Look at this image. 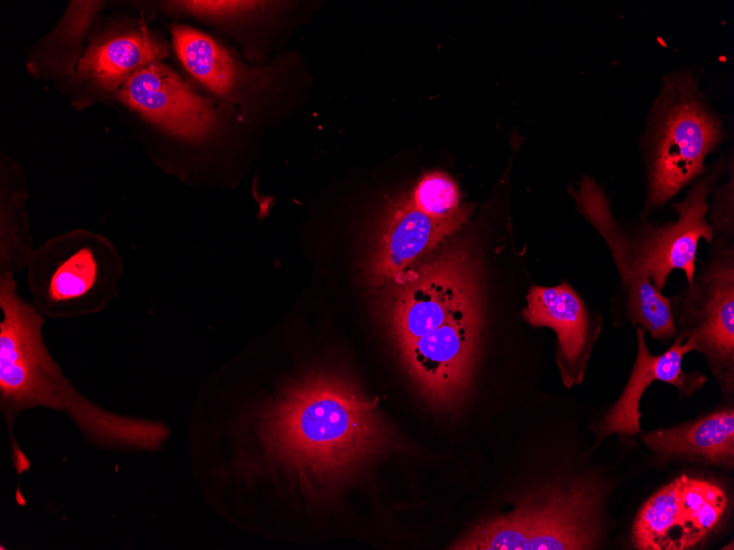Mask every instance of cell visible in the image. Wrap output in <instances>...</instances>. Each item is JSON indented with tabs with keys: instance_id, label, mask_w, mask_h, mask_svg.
Segmentation results:
<instances>
[{
	"instance_id": "cell-18",
	"label": "cell",
	"mask_w": 734,
	"mask_h": 550,
	"mask_svg": "<svg viewBox=\"0 0 734 550\" xmlns=\"http://www.w3.org/2000/svg\"><path fill=\"white\" fill-rule=\"evenodd\" d=\"M714 201L713 210L711 216V225L713 227L714 234L718 233L722 237L729 238L733 235L734 224H733V202H727L733 200V177L730 180V184L725 183L719 189L714 188Z\"/></svg>"
},
{
	"instance_id": "cell-19",
	"label": "cell",
	"mask_w": 734,
	"mask_h": 550,
	"mask_svg": "<svg viewBox=\"0 0 734 550\" xmlns=\"http://www.w3.org/2000/svg\"><path fill=\"white\" fill-rule=\"evenodd\" d=\"M179 5L192 13L230 15L252 11L263 2L257 1H182Z\"/></svg>"
},
{
	"instance_id": "cell-16",
	"label": "cell",
	"mask_w": 734,
	"mask_h": 550,
	"mask_svg": "<svg viewBox=\"0 0 734 550\" xmlns=\"http://www.w3.org/2000/svg\"><path fill=\"white\" fill-rule=\"evenodd\" d=\"M175 50L186 69L213 92L227 96L236 68L229 53L210 36L188 26L171 30Z\"/></svg>"
},
{
	"instance_id": "cell-2",
	"label": "cell",
	"mask_w": 734,
	"mask_h": 550,
	"mask_svg": "<svg viewBox=\"0 0 734 550\" xmlns=\"http://www.w3.org/2000/svg\"><path fill=\"white\" fill-rule=\"evenodd\" d=\"M256 430L268 464L316 497L348 484L394 442L378 400L332 374L288 388L258 413Z\"/></svg>"
},
{
	"instance_id": "cell-1",
	"label": "cell",
	"mask_w": 734,
	"mask_h": 550,
	"mask_svg": "<svg viewBox=\"0 0 734 550\" xmlns=\"http://www.w3.org/2000/svg\"><path fill=\"white\" fill-rule=\"evenodd\" d=\"M387 321L402 362L427 403L449 411L465 400L485 328L479 258L453 244L394 281Z\"/></svg>"
},
{
	"instance_id": "cell-9",
	"label": "cell",
	"mask_w": 734,
	"mask_h": 550,
	"mask_svg": "<svg viewBox=\"0 0 734 550\" xmlns=\"http://www.w3.org/2000/svg\"><path fill=\"white\" fill-rule=\"evenodd\" d=\"M120 98L148 120L186 138H201L213 125L210 103L158 63L132 74L123 82Z\"/></svg>"
},
{
	"instance_id": "cell-11",
	"label": "cell",
	"mask_w": 734,
	"mask_h": 550,
	"mask_svg": "<svg viewBox=\"0 0 734 550\" xmlns=\"http://www.w3.org/2000/svg\"><path fill=\"white\" fill-rule=\"evenodd\" d=\"M471 209L449 218H434L405 198L391 210L371 261L375 282L394 281L421 256L457 232Z\"/></svg>"
},
{
	"instance_id": "cell-7",
	"label": "cell",
	"mask_w": 734,
	"mask_h": 550,
	"mask_svg": "<svg viewBox=\"0 0 734 550\" xmlns=\"http://www.w3.org/2000/svg\"><path fill=\"white\" fill-rule=\"evenodd\" d=\"M727 505L715 483L681 475L659 489L641 507L632 528L640 550H686L716 528Z\"/></svg>"
},
{
	"instance_id": "cell-17",
	"label": "cell",
	"mask_w": 734,
	"mask_h": 550,
	"mask_svg": "<svg viewBox=\"0 0 734 550\" xmlns=\"http://www.w3.org/2000/svg\"><path fill=\"white\" fill-rule=\"evenodd\" d=\"M409 198L419 210L434 218H449L471 209L460 204L458 186L443 171L424 173Z\"/></svg>"
},
{
	"instance_id": "cell-13",
	"label": "cell",
	"mask_w": 734,
	"mask_h": 550,
	"mask_svg": "<svg viewBox=\"0 0 734 550\" xmlns=\"http://www.w3.org/2000/svg\"><path fill=\"white\" fill-rule=\"evenodd\" d=\"M112 274L90 248H81L43 267L40 295L51 311L77 308L102 293Z\"/></svg>"
},
{
	"instance_id": "cell-6",
	"label": "cell",
	"mask_w": 734,
	"mask_h": 550,
	"mask_svg": "<svg viewBox=\"0 0 734 550\" xmlns=\"http://www.w3.org/2000/svg\"><path fill=\"white\" fill-rule=\"evenodd\" d=\"M723 164L718 161L694 182L681 202L674 204L675 221L663 224H643L632 235L626 233L635 270L650 280L660 292L674 270L685 273L687 284L697 271V251L701 239L708 244L714 238L708 221L709 195L716 187Z\"/></svg>"
},
{
	"instance_id": "cell-4",
	"label": "cell",
	"mask_w": 734,
	"mask_h": 550,
	"mask_svg": "<svg viewBox=\"0 0 734 550\" xmlns=\"http://www.w3.org/2000/svg\"><path fill=\"white\" fill-rule=\"evenodd\" d=\"M645 212L660 206L705 171L721 125L690 74L669 77L656 101Z\"/></svg>"
},
{
	"instance_id": "cell-5",
	"label": "cell",
	"mask_w": 734,
	"mask_h": 550,
	"mask_svg": "<svg viewBox=\"0 0 734 550\" xmlns=\"http://www.w3.org/2000/svg\"><path fill=\"white\" fill-rule=\"evenodd\" d=\"M718 236L690 283L679 292L678 304L687 323L680 334L692 339L725 388L733 385L734 363V245ZM672 301V300H671Z\"/></svg>"
},
{
	"instance_id": "cell-14",
	"label": "cell",
	"mask_w": 734,
	"mask_h": 550,
	"mask_svg": "<svg viewBox=\"0 0 734 550\" xmlns=\"http://www.w3.org/2000/svg\"><path fill=\"white\" fill-rule=\"evenodd\" d=\"M643 440L660 456H693L715 463H732L734 412L725 409L692 424L647 433Z\"/></svg>"
},
{
	"instance_id": "cell-15",
	"label": "cell",
	"mask_w": 734,
	"mask_h": 550,
	"mask_svg": "<svg viewBox=\"0 0 734 550\" xmlns=\"http://www.w3.org/2000/svg\"><path fill=\"white\" fill-rule=\"evenodd\" d=\"M165 54L164 46L147 34H129L89 50L81 59L79 70L103 88L112 89Z\"/></svg>"
},
{
	"instance_id": "cell-12",
	"label": "cell",
	"mask_w": 734,
	"mask_h": 550,
	"mask_svg": "<svg viewBox=\"0 0 734 550\" xmlns=\"http://www.w3.org/2000/svg\"><path fill=\"white\" fill-rule=\"evenodd\" d=\"M637 355L629 381L601 426L603 436L613 433L630 436L640 431V401L645 390L660 381L676 386L682 394L690 395L705 382V377L686 373L682 370L683 357L696 350L692 339L678 335L674 345L661 355H653L646 346L645 330L636 328Z\"/></svg>"
},
{
	"instance_id": "cell-10",
	"label": "cell",
	"mask_w": 734,
	"mask_h": 550,
	"mask_svg": "<svg viewBox=\"0 0 734 550\" xmlns=\"http://www.w3.org/2000/svg\"><path fill=\"white\" fill-rule=\"evenodd\" d=\"M522 316L534 327L552 328L557 336V363L566 386L582 381L597 332L589 311L575 289L563 281L555 287L532 284Z\"/></svg>"
},
{
	"instance_id": "cell-3",
	"label": "cell",
	"mask_w": 734,
	"mask_h": 550,
	"mask_svg": "<svg viewBox=\"0 0 734 550\" xmlns=\"http://www.w3.org/2000/svg\"><path fill=\"white\" fill-rule=\"evenodd\" d=\"M599 506V487L590 480L550 484L524 497L508 514L477 524L449 549H594L601 535Z\"/></svg>"
},
{
	"instance_id": "cell-8",
	"label": "cell",
	"mask_w": 734,
	"mask_h": 550,
	"mask_svg": "<svg viewBox=\"0 0 734 550\" xmlns=\"http://www.w3.org/2000/svg\"><path fill=\"white\" fill-rule=\"evenodd\" d=\"M570 192L579 212L601 235L611 252L630 321L648 330L654 339H671L677 333L671 299L635 270L626 232L615 220L603 188L587 176Z\"/></svg>"
}]
</instances>
